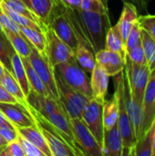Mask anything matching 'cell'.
Instances as JSON below:
<instances>
[{"instance_id": "1", "label": "cell", "mask_w": 155, "mask_h": 156, "mask_svg": "<svg viewBox=\"0 0 155 156\" xmlns=\"http://www.w3.org/2000/svg\"><path fill=\"white\" fill-rule=\"evenodd\" d=\"M79 42L88 47L94 54L105 48L107 33L111 27L109 14L84 11L63 5Z\"/></svg>"}, {"instance_id": "2", "label": "cell", "mask_w": 155, "mask_h": 156, "mask_svg": "<svg viewBox=\"0 0 155 156\" xmlns=\"http://www.w3.org/2000/svg\"><path fill=\"white\" fill-rule=\"evenodd\" d=\"M115 93L119 101V116H118V127L122 138L123 143V154L122 156H132V152L136 144V137L133 132V128L126 110L123 84H124V70L114 76Z\"/></svg>"}, {"instance_id": "3", "label": "cell", "mask_w": 155, "mask_h": 156, "mask_svg": "<svg viewBox=\"0 0 155 156\" xmlns=\"http://www.w3.org/2000/svg\"><path fill=\"white\" fill-rule=\"evenodd\" d=\"M55 71L69 87L88 98H92L90 79L79 65L76 58L57 65L55 67Z\"/></svg>"}, {"instance_id": "4", "label": "cell", "mask_w": 155, "mask_h": 156, "mask_svg": "<svg viewBox=\"0 0 155 156\" xmlns=\"http://www.w3.org/2000/svg\"><path fill=\"white\" fill-rule=\"evenodd\" d=\"M56 81L58 93V101L66 110L69 118L81 119L82 112L90 98H88L66 84L56 73Z\"/></svg>"}, {"instance_id": "5", "label": "cell", "mask_w": 155, "mask_h": 156, "mask_svg": "<svg viewBox=\"0 0 155 156\" xmlns=\"http://www.w3.org/2000/svg\"><path fill=\"white\" fill-rule=\"evenodd\" d=\"M28 44L31 48V52L28 57V60L30 64L32 65V67L34 68V69L41 79L42 82L45 84L51 97L54 100L58 101V93L54 66L52 65L47 55L40 54L29 42Z\"/></svg>"}, {"instance_id": "6", "label": "cell", "mask_w": 155, "mask_h": 156, "mask_svg": "<svg viewBox=\"0 0 155 156\" xmlns=\"http://www.w3.org/2000/svg\"><path fill=\"white\" fill-rule=\"evenodd\" d=\"M124 73L132 98L142 105L144 91L151 74L150 69L147 65H139L133 63L126 56Z\"/></svg>"}, {"instance_id": "7", "label": "cell", "mask_w": 155, "mask_h": 156, "mask_svg": "<svg viewBox=\"0 0 155 156\" xmlns=\"http://www.w3.org/2000/svg\"><path fill=\"white\" fill-rule=\"evenodd\" d=\"M104 101H100L94 98H90L87 102L81 115V120L94 135L98 144L102 149L104 137L103 125V109Z\"/></svg>"}, {"instance_id": "8", "label": "cell", "mask_w": 155, "mask_h": 156, "mask_svg": "<svg viewBox=\"0 0 155 156\" xmlns=\"http://www.w3.org/2000/svg\"><path fill=\"white\" fill-rule=\"evenodd\" d=\"M44 32L47 40V55L54 68L58 64L67 62L75 58V51L65 43L51 27L47 26Z\"/></svg>"}, {"instance_id": "9", "label": "cell", "mask_w": 155, "mask_h": 156, "mask_svg": "<svg viewBox=\"0 0 155 156\" xmlns=\"http://www.w3.org/2000/svg\"><path fill=\"white\" fill-rule=\"evenodd\" d=\"M76 141L85 156H103L102 149L94 135L79 118H70Z\"/></svg>"}, {"instance_id": "10", "label": "cell", "mask_w": 155, "mask_h": 156, "mask_svg": "<svg viewBox=\"0 0 155 156\" xmlns=\"http://www.w3.org/2000/svg\"><path fill=\"white\" fill-rule=\"evenodd\" d=\"M58 4H59L60 11H58V5L48 27H51L54 30V32L75 51L79 44V39L74 32V29L69 20L68 19L64 12L63 5L60 2Z\"/></svg>"}, {"instance_id": "11", "label": "cell", "mask_w": 155, "mask_h": 156, "mask_svg": "<svg viewBox=\"0 0 155 156\" xmlns=\"http://www.w3.org/2000/svg\"><path fill=\"white\" fill-rule=\"evenodd\" d=\"M142 108L143 119L140 137L151 128L155 121V69L151 71L150 78L144 91Z\"/></svg>"}, {"instance_id": "12", "label": "cell", "mask_w": 155, "mask_h": 156, "mask_svg": "<svg viewBox=\"0 0 155 156\" xmlns=\"http://www.w3.org/2000/svg\"><path fill=\"white\" fill-rule=\"evenodd\" d=\"M0 110L5 114L8 122L16 128L37 125L32 114L20 103L0 102Z\"/></svg>"}, {"instance_id": "13", "label": "cell", "mask_w": 155, "mask_h": 156, "mask_svg": "<svg viewBox=\"0 0 155 156\" xmlns=\"http://www.w3.org/2000/svg\"><path fill=\"white\" fill-rule=\"evenodd\" d=\"M96 63L100 66L109 77H114L124 70L126 58L120 53L103 48L95 54Z\"/></svg>"}, {"instance_id": "14", "label": "cell", "mask_w": 155, "mask_h": 156, "mask_svg": "<svg viewBox=\"0 0 155 156\" xmlns=\"http://www.w3.org/2000/svg\"><path fill=\"white\" fill-rule=\"evenodd\" d=\"M123 92H124V101L127 112L129 114L133 132L136 137V142L140 137L141 128H142V119H143V108L142 105L137 102L132 96L130 87L125 77L124 73V84H123Z\"/></svg>"}, {"instance_id": "15", "label": "cell", "mask_w": 155, "mask_h": 156, "mask_svg": "<svg viewBox=\"0 0 155 156\" xmlns=\"http://www.w3.org/2000/svg\"><path fill=\"white\" fill-rule=\"evenodd\" d=\"M23 2L37 17L44 27L48 25L54 11L59 3L58 0H23Z\"/></svg>"}, {"instance_id": "16", "label": "cell", "mask_w": 155, "mask_h": 156, "mask_svg": "<svg viewBox=\"0 0 155 156\" xmlns=\"http://www.w3.org/2000/svg\"><path fill=\"white\" fill-rule=\"evenodd\" d=\"M123 143L118 127L115 124L109 130H104L102 154L103 156H122Z\"/></svg>"}, {"instance_id": "17", "label": "cell", "mask_w": 155, "mask_h": 156, "mask_svg": "<svg viewBox=\"0 0 155 156\" xmlns=\"http://www.w3.org/2000/svg\"><path fill=\"white\" fill-rule=\"evenodd\" d=\"M109 76L103 69L96 63L95 68L90 73V87L92 98L100 101H105L109 86Z\"/></svg>"}, {"instance_id": "18", "label": "cell", "mask_w": 155, "mask_h": 156, "mask_svg": "<svg viewBox=\"0 0 155 156\" xmlns=\"http://www.w3.org/2000/svg\"><path fill=\"white\" fill-rule=\"evenodd\" d=\"M38 129L42 133L45 140L48 145L52 156H77L76 153L58 136L53 134L47 129L40 125H37Z\"/></svg>"}, {"instance_id": "19", "label": "cell", "mask_w": 155, "mask_h": 156, "mask_svg": "<svg viewBox=\"0 0 155 156\" xmlns=\"http://www.w3.org/2000/svg\"><path fill=\"white\" fill-rule=\"evenodd\" d=\"M0 83L4 86V88L11 94L13 95L17 101L24 106L28 112L30 110V106L26 101V97L24 94L21 87L19 86L18 82L16 81V80L15 79V77L13 76V74L5 68L4 69V73L2 75V77L0 78Z\"/></svg>"}, {"instance_id": "20", "label": "cell", "mask_w": 155, "mask_h": 156, "mask_svg": "<svg viewBox=\"0 0 155 156\" xmlns=\"http://www.w3.org/2000/svg\"><path fill=\"white\" fill-rule=\"evenodd\" d=\"M138 16H139L138 10L133 5L129 3H123L122 12L121 14L120 19L117 24L119 26L124 42L126 41V38L132 27L137 22Z\"/></svg>"}, {"instance_id": "21", "label": "cell", "mask_w": 155, "mask_h": 156, "mask_svg": "<svg viewBox=\"0 0 155 156\" xmlns=\"http://www.w3.org/2000/svg\"><path fill=\"white\" fill-rule=\"evenodd\" d=\"M17 132L20 135H22L24 138H26L27 141L37 146L45 154V156H52L48 145L45 140V137L43 136L42 133L37 125L17 128Z\"/></svg>"}, {"instance_id": "22", "label": "cell", "mask_w": 155, "mask_h": 156, "mask_svg": "<svg viewBox=\"0 0 155 156\" xmlns=\"http://www.w3.org/2000/svg\"><path fill=\"white\" fill-rule=\"evenodd\" d=\"M11 63H12V74L16 80V81L18 82L26 97H27L31 90L30 85L26 77V69L22 62L21 57L16 51H14L11 56Z\"/></svg>"}, {"instance_id": "23", "label": "cell", "mask_w": 155, "mask_h": 156, "mask_svg": "<svg viewBox=\"0 0 155 156\" xmlns=\"http://www.w3.org/2000/svg\"><path fill=\"white\" fill-rule=\"evenodd\" d=\"M19 29H20V34L40 54L47 55V40L45 37V32L26 27H19Z\"/></svg>"}, {"instance_id": "24", "label": "cell", "mask_w": 155, "mask_h": 156, "mask_svg": "<svg viewBox=\"0 0 155 156\" xmlns=\"http://www.w3.org/2000/svg\"><path fill=\"white\" fill-rule=\"evenodd\" d=\"M105 48L120 53L122 57L126 58V48L125 42L122 36L121 30L119 28L118 24L111 27L105 40Z\"/></svg>"}, {"instance_id": "25", "label": "cell", "mask_w": 155, "mask_h": 156, "mask_svg": "<svg viewBox=\"0 0 155 156\" xmlns=\"http://www.w3.org/2000/svg\"><path fill=\"white\" fill-rule=\"evenodd\" d=\"M75 58L81 69L87 73L90 74L96 66L95 54L85 45L79 42L75 49Z\"/></svg>"}, {"instance_id": "26", "label": "cell", "mask_w": 155, "mask_h": 156, "mask_svg": "<svg viewBox=\"0 0 155 156\" xmlns=\"http://www.w3.org/2000/svg\"><path fill=\"white\" fill-rule=\"evenodd\" d=\"M102 114L104 130H109L112 128L115 124H117L119 116V101L115 92L111 100H105L103 103Z\"/></svg>"}, {"instance_id": "27", "label": "cell", "mask_w": 155, "mask_h": 156, "mask_svg": "<svg viewBox=\"0 0 155 156\" xmlns=\"http://www.w3.org/2000/svg\"><path fill=\"white\" fill-rule=\"evenodd\" d=\"M21 59H22V62H23L25 69H26V77H27L31 90H33L40 95H43V96L51 97V95L49 94L45 84L42 82L41 79L39 78V76L37 75V73L36 72V70L30 64L28 58H21Z\"/></svg>"}, {"instance_id": "28", "label": "cell", "mask_w": 155, "mask_h": 156, "mask_svg": "<svg viewBox=\"0 0 155 156\" xmlns=\"http://www.w3.org/2000/svg\"><path fill=\"white\" fill-rule=\"evenodd\" d=\"M155 130V121L151 128L136 142L132 156H153V143Z\"/></svg>"}, {"instance_id": "29", "label": "cell", "mask_w": 155, "mask_h": 156, "mask_svg": "<svg viewBox=\"0 0 155 156\" xmlns=\"http://www.w3.org/2000/svg\"><path fill=\"white\" fill-rule=\"evenodd\" d=\"M4 31L6 38L10 42L15 51L21 58H28L31 52V48L26 38L20 33H16L12 30L4 29Z\"/></svg>"}, {"instance_id": "30", "label": "cell", "mask_w": 155, "mask_h": 156, "mask_svg": "<svg viewBox=\"0 0 155 156\" xmlns=\"http://www.w3.org/2000/svg\"><path fill=\"white\" fill-rule=\"evenodd\" d=\"M141 43L144 50L148 68L152 71L155 69V39L143 28H141Z\"/></svg>"}, {"instance_id": "31", "label": "cell", "mask_w": 155, "mask_h": 156, "mask_svg": "<svg viewBox=\"0 0 155 156\" xmlns=\"http://www.w3.org/2000/svg\"><path fill=\"white\" fill-rule=\"evenodd\" d=\"M0 6L2 7V9L4 10V12L18 26V27H31V28H35L37 30H39V31H43L45 30L44 27L20 14H17L16 13L15 11L11 10L10 8H8L7 6H5L4 4L0 3Z\"/></svg>"}, {"instance_id": "32", "label": "cell", "mask_w": 155, "mask_h": 156, "mask_svg": "<svg viewBox=\"0 0 155 156\" xmlns=\"http://www.w3.org/2000/svg\"><path fill=\"white\" fill-rule=\"evenodd\" d=\"M15 49L11 46L10 42L6 38L5 33L0 32V61L4 67L12 73L11 56Z\"/></svg>"}, {"instance_id": "33", "label": "cell", "mask_w": 155, "mask_h": 156, "mask_svg": "<svg viewBox=\"0 0 155 156\" xmlns=\"http://www.w3.org/2000/svg\"><path fill=\"white\" fill-rule=\"evenodd\" d=\"M0 3L4 4L5 6H7L11 10L15 11L16 13L20 14V15H22V16L29 18V19H31V20H33L35 22L42 25L40 23V21L37 19V17L27 8V6L25 5V3L23 2V0H0Z\"/></svg>"}, {"instance_id": "34", "label": "cell", "mask_w": 155, "mask_h": 156, "mask_svg": "<svg viewBox=\"0 0 155 156\" xmlns=\"http://www.w3.org/2000/svg\"><path fill=\"white\" fill-rule=\"evenodd\" d=\"M80 9L99 14H109L108 0H80Z\"/></svg>"}, {"instance_id": "35", "label": "cell", "mask_w": 155, "mask_h": 156, "mask_svg": "<svg viewBox=\"0 0 155 156\" xmlns=\"http://www.w3.org/2000/svg\"><path fill=\"white\" fill-rule=\"evenodd\" d=\"M141 28L144 29L155 39V15H141L137 19Z\"/></svg>"}, {"instance_id": "36", "label": "cell", "mask_w": 155, "mask_h": 156, "mask_svg": "<svg viewBox=\"0 0 155 156\" xmlns=\"http://www.w3.org/2000/svg\"><path fill=\"white\" fill-rule=\"evenodd\" d=\"M139 43H141V27L137 21L132 27V29L126 38V41H125L126 53H127V51H129L130 49H132L135 46H137Z\"/></svg>"}, {"instance_id": "37", "label": "cell", "mask_w": 155, "mask_h": 156, "mask_svg": "<svg viewBox=\"0 0 155 156\" xmlns=\"http://www.w3.org/2000/svg\"><path fill=\"white\" fill-rule=\"evenodd\" d=\"M126 56L135 64L147 65V60H146V57H145L144 50L143 48L142 43H139L133 48H132L129 51H127Z\"/></svg>"}, {"instance_id": "38", "label": "cell", "mask_w": 155, "mask_h": 156, "mask_svg": "<svg viewBox=\"0 0 155 156\" xmlns=\"http://www.w3.org/2000/svg\"><path fill=\"white\" fill-rule=\"evenodd\" d=\"M16 140L19 143V144L25 154V156H45V154L37 146H35L32 143L27 141L26 138H24L19 133L17 135Z\"/></svg>"}, {"instance_id": "39", "label": "cell", "mask_w": 155, "mask_h": 156, "mask_svg": "<svg viewBox=\"0 0 155 156\" xmlns=\"http://www.w3.org/2000/svg\"><path fill=\"white\" fill-rule=\"evenodd\" d=\"M0 134L8 144L10 142L16 140L17 135H18L17 128L15 125H13L11 122H8L3 124L2 126H0Z\"/></svg>"}, {"instance_id": "40", "label": "cell", "mask_w": 155, "mask_h": 156, "mask_svg": "<svg viewBox=\"0 0 155 156\" xmlns=\"http://www.w3.org/2000/svg\"><path fill=\"white\" fill-rule=\"evenodd\" d=\"M0 156H25V154L17 140H15L8 143L0 151Z\"/></svg>"}, {"instance_id": "41", "label": "cell", "mask_w": 155, "mask_h": 156, "mask_svg": "<svg viewBox=\"0 0 155 156\" xmlns=\"http://www.w3.org/2000/svg\"><path fill=\"white\" fill-rule=\"evenodd\" d=\"M0 22L4 27V29H9L16 33H20L19 27L4 12L2 7L0 6Z\"/></svg>"}, {"instance_id": "42", "label": "cell", "mask_w": 155, "mask_h": 156, "mask_svg": "<svg viewBox=\"0 0 155 156\" xmlns=\"http://www.w3.org/2000/svg\"><path fill=\"white\" fill-rule=\"evenodd\" d=\"M123 3H129L133 5L137 10L138 13H144L147 14V9H148V3L150 0H122Z\"/></svg>"}, {"instance_id": "43", "label": "cell", "mask_w": 155, "mask_h": 156, "mask_svg": "<svg viewBox=\"0 0 155 156\" xmlns=\"http://www.w3.org/2000/svg\"><path fill=\"white\" fill-rule=\"evenodd\" d=\"M0 102H5V103H19L17 100L11 95L5 88L4 86L0 83Z\"/></svg>"}, {"instance_id": "44", "label": "cell", "mask_w": 155, "mask_h": 156, "mask_svg": "<svg viewBox=\"0 0 155 156\" xmlns=\"http://www.w3.org/2000/svg\"><path fill=\"white\" fill-rule=\"evenodd\" d=\"M63 5L70 8H80V0H58Z\"/></svg>"}, {"instance_id": "45", "label": "cell", "mask_w": 155, "mask_h": 156, "mask_svg": "<svg viewBox=\"0 0 155 156\" xmlns=\"http://www.w3.org/2000/svg\"><path fill=\"white\" fill-rule=\"evenodd\" d=\"M6 122H8V120L6 119V117L5 116V114L0 110V126H2L3 124H5Z\"/></svg>"}, {"instance_id": "46", "label": "cell", "mask_w": 155, "mask_h": 156, "mask_svg": "<svg viewBox=\"0 0 155 156\" xmlns=\"http://www.w3.org/2000/svg\"><path fill=\"white\" fill-rule=\"evenodd\" d=\"M6 144H7L6 141H5V140L2 137V135L0 134V151H1Z\"/></svg>"}, {"instance_id": "47", "label": "cell", "mask_w": 155, "mask_h": 156, "mask_svg": "<svg viewBox=\"0 0 155 156\" xmlns=\"http://www.w3.org/2000/svg\"><path fill=\"white\" fill-rule=\"evenodd\" d=\"M153 156H155V130L153 133Z\"/></svg>"}, {"instance_id": "48", "label": "cell", "mask_w": 155, "mask_h": 156, "mask_svg": "<svg viewBox=\"0 0 155 156\" xmlns=\"http://www.w3.org/2000/svg\"><path fill=\"white\" fill-rule=\"evenodd\" d=\"M4 69H5V67H4V65L1 63V61H0V78L2 77V75H3V73H4Z\"/></svg>"}, {"instance_id": "49", "label": "cell", "mask_w": 155, "mask_h": 156, "mask_svg": "<svg viewBox=\"0 0 155 156\" xmlns=\"http://www.w3.org/2000/svg\"><path fill=\"white\" fill-rule=\"evenodd\" d=\"M0 32H1V33H5V31H4V27H3V26H2V24H1V22H0Z\"/></svg>"}]
</instances>
